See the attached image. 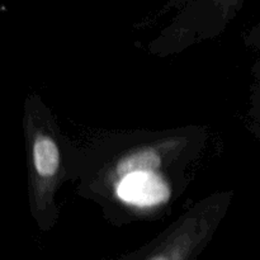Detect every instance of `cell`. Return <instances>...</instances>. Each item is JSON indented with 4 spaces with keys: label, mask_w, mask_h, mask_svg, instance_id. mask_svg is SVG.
Segmentation results:
<instances>
[{
    "label": "cell",
    "mask_w": 260,
    "mask_h": 260,
    "mask_svg": "<svg viewBox=\"0 0 260 260\" xmlns=\"http://www.w3.org/2000/svg\"><path fill=\"white\" fill-rule=\"evenodd\" d=\"M42 104L28 103L25 113V137L29 156L30 206L40 226H52L55 220L56 190L63 180L62 155L60 144L47 121V114L41 113Z\"/></svg>",
    "instance_id": "obj_1"
},
{
    "label": "cell",
    "mask_w": 260,
    "mask_h": 260,
    "mask_svg": "<svg viewBox=\"0 0 260 260\" xmlns=\"http://www.w3.org/2000/svg\"><path fill=\"white\" fill-rule=\"evenodd\" d=\"M177 140H167L164 142L157 144L140 145L132 149L131 152H126L117 157L113 168H112V177L116 179V183L119 182L129 175L145 174V173H155L160 174L159 170L162 169L167 155L169 152H162L172 146Z\"/></svg>",
    "instance_id": "obj_2"
},
{
    "label": "cell",
    "mask_w": 260,
    "mask_h": 260,
    "mask_svg": "<svg viewBox=\"0 0 260 260\" xmlns=\"http://www.w3.org/2000/svg\"><path fill=\"white\" fill-rule=\"evenodd\" d=\"M116 192L123 202L139 207L160 205L172 197L167 180L155 173L129 175L116 185Z\"/></svg>",
    "instance_id": "obj_3"
}]
</instances>
